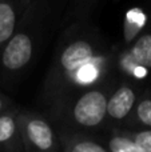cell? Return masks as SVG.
<instances>
[{"label": "cell", "instance_id": "14", "mask_svg": "<svg viewBox=\"0 0 151 152\" xmlns=\"http://www.w3.org/2000/svg\"><path fill=\"white\" fill-rule=\"evenodd\" d=\"M10 105H11L10 100H8L5 96H3L1 92H0V112H3V111H4L5 108H8Z\"/></svg>", "mask_w": 151, "mask_h": 152}, {"label": "cell", "instance_id": "5", "mask_svg": "<svg viewBox=\"0 0 151 152\" xmlns=\"http://www.w3.org/2000/svg\"><path fill=\"white\" fill-rule=\"evenodd\" d=\"M35 0H0V48L15 32Z\"/></svg>", "mask_w": 151, "mask_h": 152}, {"label": "cell", "instance_id": "12", "mask_svg": "<svg viewBox=\"0 0 151 152\" xmlns=\"http://www.w3.org/2000/svg\"><path fill=\"white\" fill-rule=\"evenodd\" d=\"M135 119L143 126L151 127V99H143L136 104Z\"/></svg>", "mask_w": 151, "mask_h": 152}, {"label": "cell", "instance_id": "9", "mask_svg": "<svg viewBox=\"0 0 151 152\" xmlns=\"http://www.w3.org/2000/svg\"><path fill=\"white\" fill-rule=\"evenodd\" d=\"M123 56L125 58L122 60L138 64L144 68H151V34L142 35L139 39H136V42L128 50L127 55Z\"/></svg>", "mask_w": 151, "mask_h": 152}, {"label": "cell", "instance_id": "8", "mask_svg": "<svg viewBox=\"0 0 151 152\" xmlns=\"http://www.w3.org/2000/svg\"><path fill=\"white\" fill-rule=\"evenodd\" d=\"M58 136L60 150L66 152H108L106 145L87 132L62 131Z\"/></svg>", "mask_w": 151, "mask_h": 152}, {"label": "cell", "instance_id": "13", "mask_svg": "<svg viewBox=\"0 0 151 152\" xmlns=\"http://www.w3.org/2000/svg\"><path fill=\"white\" fill-rule=\"evenodd\" d=\"M142 152H151V131H139L128 134Z\"/></svg>", "mask_w": 151, "mask_h": 152}, {"label": "cell", "instance_id": "3", "mask_svg": "<svg viewBox=\"0 0 151 152\" xmlns=\"http://www.w3.org/2000/svg\"><path fill=\"white\" fill-rule=\"evenodd\" d=\"M35 3L26 12L15 32L0 48V71L7 79L19 76L34 59L37 35V31L34 28Z\"/></svg>", "mask_w": 151, "mask_h": 152}, {"label": "cell", "instance_id": "10", "mask_svg": "<svg viewBox=\"0 0 151 152\" xmlns=\"http://www.w3.org/2000/svg\"><path fill=\"white\" fill-rule=\"evenodd\" d=\"M106 147L110 152H142L133 137L125 131L111 135Z\"/></svg>", "mask_w": 151, "mask_h": 152}, {"label": "cell", "instance_id": "1", "mask_svg": "<svg viewBox=\"0 0 151 152\" xmlns=\"http://www.w3.org/2000/svg\"><path fill=\"white\" fill-rule=\"evenodd\" d=\"M112 53L98 34L74 27L63 36L42 88L50 116L72 95L108 80Z\"/></svg>", "mask_w": 151, "mask_h": 152}, {"label": "cell", "instance_id": "6", "mask_svg": "<svg viewBox=\"0 0 151 152\" xmlns=\"http://www.w3.org/2000/svg\"><path fill=\"white\" fill-rule=\"evenodd\" d=\"M136 103V94L133 86L128 83H120L112 89L107 100V118L112 121H125L134 111Z\"/></svg>", "mask_w": 151, "mask_h": 152}, {"label": "cell", "instance_id": "2", "mask_svg": "<svg viewBox=\"0 0 151 152\" xmlns=\"http://www.w3.org/2000/svg\"><path fill=\"white\" fill-rule=\"evenodd\" d=\"M112 91L108 80L72 95L51 118L66 127V131L90 132L100 128L107 119V100Z\"/></svg>", "mask_w": 151, "mask_h": 152}, {"label": "cell", "instance_id": "11", "mask_svg": "<svg viewBox=\"0 0 151 152\" xmlns=\"http://www.w3.org/2000/svg\"><path fill=\"white\" fill-rule=\"evenodd\" d=\"M146 21V16L138 8H134V10L128 11L127 12V18H126V34H127V37H133L135 32H138V29L141 28L142 26Z\"/></svg>", "mask_w": 151, "mask_h": 152}, {"label": "cell", "instance_id": "4", "mask_svg": "<svg viewBox=\"0 0 151 152\" xmlns=\"http://www.w3.org/2000/svg\"><path fill=\"white\" fill-rule=\"evenodd\" d=\"M18 123L26 151L54 152L60 150L58 132L43 115L29 110H19Z\"/></svg>", "mask_w": 151, "mask_h": 152}, {"label": "cell", "instance_id": "7", "mask_svg": "<svg viewBox=\"0 0 151 152\" xmlns=\"http://www.w3.org/2000/svg\"><path fill=\"white\" fill-rule=\"evenodd\" d=\"M19 108L10 105L0 112V150L1 151H23L20 129L18 123Z\"/></svg>", "mask_w": 151, "mask_h": 152}]
</instances>
